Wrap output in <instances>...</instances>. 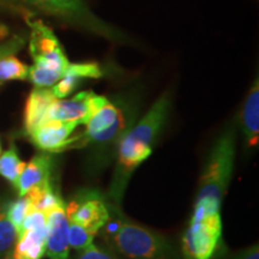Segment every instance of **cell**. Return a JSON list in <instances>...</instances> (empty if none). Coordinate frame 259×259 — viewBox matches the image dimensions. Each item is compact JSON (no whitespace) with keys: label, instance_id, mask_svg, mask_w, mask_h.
Returning a JSON list of instances; mask_svg holds the SVG:
<instances>
[{"label":"cell","instance_id":"1","mask_svg":"<svg viewBox=\"0 0 259 259\" xmlns=\"http://www.w3.org/2000/svg\"><path fill=\"white\" fill-rule=\"evenodd\" d=\"M171 96L166 92L150 107L147 114L120 138L116 151L118 163L113 177L109 196L120 203L127 183L136 168L153 153V145L164 126L170 108Z\"/></svg>","mask_w":259,"mask_h":259},{"label":"cell","instance_id":"2","mask_svg":"<svg viewBox=\"0 0 259 259\" xmlns=\"http://www.w3.org/2000/svg\"><path fill=\"white\" fill-rule=\"evenodd\" d=\"M235 162L234 130H227L216 141L199 179V191L194 208L205 215L220 213L221 203L231 183Z\"/></svg>","mask_w":259,"mask_h":259},{"label":"cell","instance_id":"3","mask_svg":"<svg viewBox=\"0 0 259 259\" xmlns=\"http://www.w3.org/2000/svg\"><path fill=\"white\" fill-rule=\"evenodd\" d=\"M25 19L31 30L29 50L34 60L28 79L36 88H52L64 76L70 61L51 28L29 16Z\"/></svg>","mask_w":259,"mask_h":259},{"label":"cell","instance_id":"4","mask_svg":"<svg viewBox=\"0 0 259 259\" xmlns=\"http://www.w3.org/2000/svg\"><path fill=\"white\" fill-rule=\"evenodd\" d=\"M103 227V238L113 250L131 259H164L171 255V246L163 236L145 227L122 220L119 212Z\"/></svg>","mask_w":259,"mask_h":259},{"label":"cell","instance_id":"5","mask_svg":"<svg viewBox=\"0 0 259 259\" xmlns=\"http://www.w3.org/2000/svg\"><path fill=\"white\" fill-rule=\"evenodd\" d=\"M25 4L54 16L72 27L100 35L108 40L124 42L127 37L118 29L94 14L84 0H22Z\"/></svg>","mask_w":259,"mask_h":259},{"label":"cell","instance_id":"6","mask_svg":"<svg viewBox=\"0 0 259 259\" xmlns=\"http://www.w3.org/2000/svg\"><path fill=\"white\" fill-rule=\"evenodd\" d=\"M222 235L220 213L205 215L193 211L190 225L183 236V253L185 259H212Z\"/></svg>","mask_w":259,"mask_h":259},{"label":"cell","instance_id":"7","mask_svg":"<svg viewBox=\"0 0 259 259\" xmlns=\"http://www.w3.org/2000/svg\"><path fill=\"white\" fill-rule=\"evenodd\" d=\"M69 222L76 223L97 234L111 220V205L96 192L89 191L78 194L65 205Z\"/></svg>","mask_w":259,"mask_h":259},{"label":"cell","instance_id":"8","mask_svg":"<svg viewBox=\"0 0 259 259\" xmlns=\"http://www.w3.org/2000/svg\"><path fill=\"white\" fill-rule=\"evenodd\" d=\"M80 121H57L42 122L27 136L37 149L46 153H63L74 148H83L79 136L71 137Z\"/></svg>","mask_w":259,"mask_h":259},{"label":"cell","instance_id":"9","mask_svg":"<svg viewBox=\"0 0 259 259\" xmlns=\"http://www.w3.org/2000/svg\"><path fill=\"white\" fill-rule=\"evenodd\" d=\"M132 109V107L120 103V101L113 102L106 96L97 95L93 92L89 114L83 124L85 130L80 134L83 148L88 145L90 139L112 127Z\"/></svg>","mask_w":259,"mask_h":259},{"label":"cell","instance_id":"10","mask_svg":"<svg viewBox=\"0 0 259 259\" xmlns=\"http://www.w3.org/2000/svg\"><path fill=\"white\" fill-rule=\"evenodd\" d=\"M47 257L50 259H69V220L65 211V203L59 204L47 212Z\"/></svg>","mask_w":259,"mask_h":259},{"label":"cell","instance_id":"11","mask_svg":"<svg viewBox=\"0 0 259 259\" xmlns=\"http://www.w3.org/2000/svg\"><path fill=\"white\" fill-rule=\"evenodd\" d=\"M93 92H80L71 99H54L47 112L46 121H85L90 111Z\"/></svg>","mask_w":259,"mask_h":259},{"label":"cell","instance_id":"12","mask_svg":"<svg viewBox=\"0 0 259 259\" xmlns=\"http://www.w3.org/2000/svg\"><path fill=\"white\" fill-rule=\"evenodd\" d=\"M52 167H53V161L50 155H35L28 163H25L23 171L19 176L17 183L15 184V189L17 190L18 196H24L28 191L34 187L51 183Z\"/></svg>","mask_w":259,"mask_h":259},{"label":"cell","instance_id":"13","mask_svg":"<svg viewBox=\"0 0 259 259\" xmlns=\"http://www.w3.org/2000/svg\"><path fill=\"white\" fill-rule=\"evenodd\" d=\"M102 76V70L96 63H83L69 65L64 76L59 82L54 84L51 90L57 99L69 97L84 79L100 78Z\"/></svg>","mask_w":259,"mask_h":259},{"label":"cell","instance_id":"14","mask_svg":"<svg viewBox=\"0 0 259 259\" xmlns=\"http://www.w3.org/2000/svg\"><path fill=\"white\" fill-rule=\"evenodd\" d=\"M56 96L53 95L51 88H36L29 94L24 108V131L30 134L38 125L46 121L47 112L51 103L54 101Z\"/></svg>","mask_w":259,"mask_h":259},{"label":"cell","instance_id":"15","mask_svg":"<svg viewBox=\"0 0 259 259\" xmlns=\"http://www.w3.org/2000/svg\"><path fill=\"white\" fill-rule=\"evenodd\" d=\"M241 128L248 147H257L259 141V83L252 84L241 111Z\"/></svg>","mask_w":259,"mask_h":259},{"label":"cell","instance_id":"16","mask_svg":"<svg viewBox=\"0 0 259 259\" xmlns=\"http://www.w3.org/2000/svg\"><path fill=\"white\" fill-rule=\"evenodd\" d=\"M48 227L24 231L17 236L12 259H42L46 255Z\"/></svg>","mask_w":259,"mask_h":259},{"label":"cell","instance_id":"17","mask_svg":"<svg viewBox=\"0 0 259 259\" xmlns=\"http://www.w3.org/2000/svg\"><path fill=\"white\" fill-rule=\"evenodd\" d=\"M24 196L30 200L31 210H40V211L48 212L56 208L59 204H63L64 200L57 192H54L53 185L51 183L45 184L42 186H37L28 191Z\"/></svg>","mask_w":259,"mask_h":259},{"label":"cell","instance_id":"18","mask_svg":"<svg viewBox=\"0 0 259 259\" xmlns=\"http://www.w3.org/2000/svg\"><path fill=\"white\" fill-rule=\"evenodd\" d=\"M24 167L25 162L19 158L17 148L14 144L10 145L8 150L0 154V177L4 178L14 186Z\"/></svg>","mask_w":259,"mask_h":259},{"label":"cell","instance_id":"19","mask_svg":"<svg viewBox=\"0 0 259 259\" xmlns=\"http://www.w3.org/2000/svg\"><path fill=\"white\" fill-rule=\"evenodd\" d=\"M29 66L22 63L15 54L0 57V85L9 80L28 79Z\"/></svg>","mask_w":259,"mask_h":259},{"label":"cell","instance_id":"20","mask_svg":"<svg viewBox=\"0 0 259 259\" xmlns=\"http://www.w3.org/2000/svg\"><path fill=\"white\" fill-rule=\"evenodd\" d=\"M8 204L0 203V257L8 254L17 240V231L8 216Z\"/></svg>","mask_w":259,"mask_h":259},{"label":"cell","instance_id":"21","mask_svg":"<svg viewBox=\"0 0 259 259\" xmlns=\"http://www.w3.org/2000/svg\"><path fill=\"white\" fill-rule=\"evenodd\" d=\"M95 233L88 231L84 227L76 225V223L69 222V233H67V239H69L70 247L73 250L80 251L87 248L88 246L94 244V238Z\"/></svg>","mask_w":259,"mask_h":259},{"label":"cell","instance_id":"22","mask_svg":"<svg viewBox=\"0 0 259 259\" xmlns=\"http://www.w3.org/2000/svg\"><path fill=\"white\" fill-rule=\"evenodd\" d=\"M31 210L30 200L28 199L27 196L19 197L18 199L8 204V216L12 225L15 226L16 231H17V236L22 231V225L25 216Z\"/></svg>","mask_w":259,"mask_h":259},{"label":"cell","instance_id":"23","mask_svg":"<svg viewBox=\"0 0 259 259\" xmlns=\"http://www.w3.org/2000/svg\"><path fill=\"white\" fill-rule=\"evenodd\" d=\"M47 226V213L40 210H30L28 215L25 216L23 225H22V232L30 231V229L42 228V227ZM19 233V234H21ZM18 234V235H19Z\"/></svg>","mask_w":259,"mask_h":259},{"label":"cell","instance_id":"24","mask_svg":"<svg viewBox=\"0 0 259 259\" xmlns=\"http://www.w3.org/2000/svg\"><path fill=\"white\" fill-rule=\"evenodd\" d=\"M74 259H118L113 252L92 244L84 250H80Z\"/></svg>","mask_w":259,"mask_h":259},{"label":"cell","instance_id":"25","mask_svg":"<svg viewBox=\"0 0 259 259\" xmlns=\"http://www.w3.org/2000/svg\"><path fill=\"white\" fill-rule=\"evenodd\" d=\"M25 45V37L23 35H16L11 40L2 44L0 47V57L8 56V54H15Z\"/></svg>","mask_w":259,"mask_h":259},{"label":"cell","instance_id":"26","mask_svg":"<svg viewBox=\"0 0 259 259\" xmlns=\"http://www.w3.org/2000/svg\"><path fill=\"white\" fill-rule=\"evenodd\" d=\"M228 259H259V248L258 245H252L250 247L245 248L238 253L233 254L231 258Z\"/></svg>","mask_w":259,"mask_h":259},{"label":"cell","instance_id":"27","mask_svg":"<svg viewBox=\"0 0 259 259\" xmlns=\"http://www.w3.org/2000/svg\"><path fill=\"white\" fill-rule=\"evenodd\" d=\"M8 34H9L8 27H6V25H4V24L0 23V38L5 37Z\"/></svg>","mask_w":259,"mask_h":259},{"label":"cell","instance_id":"28","mask_svg":"<svg viewBox=\"0 0 259 259\" xmlns=\"http://www.w3.org/2000/svg\"><path fill=\"white\" fill-rule=\"evenodd\" d=\"M5 259H12V255H11V253H8V255H6V258Z\"/></svg>","mask_w":259,"mask_h":259},{"label":"cell","instance_id":"29","mask_svg":"<svg viewBox=\"0 0 259 259\" xmlns=\"http://www.w3.org/2000/svg\"><path fill=\"white\" fill-rule=\"evenodd\" d=\"M3 151H2V143H0V154H2Z\"/></svg>","mask_w":259,"mask_h":259},{"label":"cell","instance_id":"30","mask_svg":"<svg viewBox=\"0 0 259 259\" xmlns=\"http://www.w3.org/2000/svg\"><path fill=\"white\" fill-rule=\"evenodd\" d=\"M0 47H2V44H0Z\"/></svg>","mask_w":259,"mask_h":259}]
</instances>
